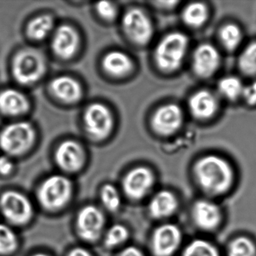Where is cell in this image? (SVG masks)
Returning <instances> with one entry per match:
<instances>
[{"instance_id":"1","label":"cell","mask_w":256,"mask_h":256,"mask_svg":"<svg viewBox=\"0 0 256 256\" xmlns=\"http://www.w3.org/2000/svg\"><path fill=\"white\" fill-rule=\"evenodd\" d=\"M194 172L200 188L210 194H223L233 184L232 168L217 156H206L200 158L194 166Z\"/></svg>"},{"instance_id":"2","label":"cell","mask_w":256,"mask_h":256,"mask_svg":"<svg viewBox=\"0 0 256 256\" xmlns=\"http://www.w3.org/2000/svg\"><path fill=\"white\" fill-rule=\"evenodd\" d=\"M47 64L41 53L23 49L16 54L12 64V73L18 83L30 86L40 82L46 73Z\"/></svg>"},{"instance_id":"3","label":"cell","mask_w":256,"mask_h":256,"mask_svg":"<svg viewBox=\"0 0 256 256\" xmlns=\"http://www.w3.org/2000/svg\"><path fill=\"white\" fill-rule=\"evenodd\" d=\"M36 132L30 122L18 121L8 124L0 132V148L10 156L26 154L35 143Z\"/></svg>"},{"instance_id":"4","label":"cell","mask_w":256,"mask_h":256,"mask_svg":"<svg viewBox=\"0 0 256 256\" xmlns=\"http://www.w3.org/2000/svg\"><path fill=\"white\" fill-rule=\"evenodd\" d=\"M187 37L180 32H172L162 38L156 48L157 66L162 71L172 72L182 65L188 50Z\"/></svg>"},{"instance_id":"5","label":"cell","mask_w":256,"mask_h":256,"mask_svg":"<svg viewBox=\"0 0 256 256\" xmlns=\"http://www.w3.org/2000/svg\"><path fill=\"white\" fill-rule=\"evenodd\" d=\"M72 188V184L66 176L52 175L44 180L38 188V200L46 210H58L70 202Z\"/></svg>"},{"instance_id":"6","label":"cell","mask_w":256,"mask_h":256,"mask_svg":"<svg viewBox=\"0 0 256 256\" xmlns=\"http://www.w3.org/2000/svg\"><path fill=\"white\" fill-rule=\"evenodd\" d=\"M0 212L8 222L22 226L31 220L34 209L26 196L18 192L8 191L0 197Z\"/></svg>"},{"instance_id":"7","label":"cell","mask_w":256,"mask_h":256,"mask_svg":"<svg viewBox=\"0 0 256 256\" xmlns=\"http://www.w3.org/2000/svg\"><path fill=\"white\" fill-rule=\"evenodd\" d=\"M84 126L90 137L96 140L107 138L114 128V118L110 109L102 103H92L83 116Z\"/></svg>"},{"instance_id":"8","label":"cell","mask_w":256,"mask_h":256,"mask_svg":"<svg viewBox=\"0 0 256 256\" xmlns=\"http://www.w3.org/2000/svg\"><path fill=\"white\" fill-rule=\"evenodd\" d=\"M122 26L126 36L133 43L144 46L152 37V28L150 18L139 8H132L122 18Z\"/></svg>"},{"instance_id":"9","label":"cell","mask_w":256,"mask_h":256,"mask_svg":"<svg viewBox=\"0 0 256 256\" xmlns=\"http://www.w3.org/2000/svg\"><path fill=\"white\" fill-rule=\"evenodd\" d=\"M76 226L78 233L82 239L94 242L102 233L104 226V215L96 206L88 205L78 212Z\"/></svg>"},{"instance_id":"10","label":"cell","mask_w":256,"mask_h":256,"mask_svg":"<svg viewBox=\"0 0 256 256\" xmlns=\"http://www.w3.org/2000/svg\"><path fill=\"white\" fill-rule=\"evenodd\" d=\"M50 44L52 50L58 58L70 60L78 50L80 36L76 28L71 25L62 24L55 29Z\"/></svg>"},{"instance_id":"11","label":"cell","mask_w":256,"mask_h":256,"mask_svg":"<svg viewBox=\"0 0 256 256\" xmlns=\"http://www.w3.org/2000/svg\"><path fill=\"white\" fill-rule=\"evenodd\" d=\"M154 176L150 169L145 167L136 168L130 170L122 182L125 194L133 200L145 197L152 188Z\"/></svg>"},{"instance_id":"12","label":"cell","mask_w":256,"mask_h":256,"mask_svg":"<svg viewBox=\"0 0 256 256\" xmlns=\"http://www.w3.org/2000/svg\"><path fill=\"white\" fill-rule=\"evenodd\" d=\"M54 158L56 164L62 170L76 172L83 167L86 156L80 143L74 140H66L56 148Z\"/></svg>"},{"instance_id":"13","label":"cell","mask_w":256,"mask_h":256,"mask_svg":"<svg viewBox=\"0 0 256 256\" xmlns=\"http://www.w3.org/2000/svg\"><path fill=\"white\" fill-rule=\"evenodd\" d=\"M182 234L178 226L166 224L156 229L152 238V250L156 256H170L178 250Z\"/></svg>"},{"instance_id":"14","label":"cell","mask_w":256,"mask_h":256,"mask_svg":"<svg viewBox=\"0 0 256 256\" xmlns=\"http://www.w3.org/2000/svg\"><path fill=\"white\" fill-rule=\"evenodd\" d=\"M184 122V114L179 106L168 104L162 106L152 118L154 130L162 136H170L180 130Z\"/></svg>"},{"instance_id":"15","label":"cell","mask_w":256,"mask_h":256,"mask_svg":"<svg viewBox=\"0 0 256 256\" xmlns=\"http://www.w3.org/2000/svg\"><path fill=\"white\" fill-rule=\"evenodd\" d=\"M220 55L217 49L210 44H202L194 50L192 58V68L198 77H211L218 70Z\"/></svg>"},{"instance_id":"16","label":"cell","mask_w":256,"mask_h":256,"mask_svg":"<svg viewBox=\"0 0 256 256\" xmlns=\"http://www.w3.org/2000/svg\"><path fill=\"white\" fill-rule=\"evenodd\" d=\"M50 90L56 100L66 104H74L83 97V88L80 82L70 76L54 78L50 84Z\"/></svg>"},{"instance_id":"17","label":"cell","mask_w":256,"mask_h":256,"mask_svg":"<svg viewBox=\"0 0 256 256\" xmlns=\"http://www.w3.org/2000/svg\"><path fill=\"white\" fill-rule=\"evenodd\" d=\"M192 218L199 228L205 230L216 228L222 220L220 206L214 202L206 200H198L192 208Z\"/></svg>"},{"instance_id":"18","label":"cell","mask_w":256,"mask_h":256,"mask_svg":"<svg viewBox=\"0 0 256 256\" xmlns=\"http://www.w3.org/2000/svg\"><path fill=\"white\" fill-rule=\"evenodd\" d=\"M30 108L29 98L18 90H4L0 92V112L8 116L25 114Z\"/></svg>"},{"instance_id":"19","label":"cell","mask_w":256,"mask_h":256,"mask_svg":"<svg viewBox=\"0 0 256 256\" xmlns=\"http://www.w3.org/2000/svg\"><path fill=\"white\" fill-rule=\"evenodd\" d=\"M188 108L194 118L205 120L215 115L218 109V101L214 94L203 90L196 92L190 98Z\"/></svg>"},{"instance_id":"20","label":"cell","mask_w":256,"mask_h":256,"mask_svg":"<svg viewBox=\"0 0 256 256\" xmlns=\"http://www.w3.org/2000/svg\"><path fill=\"white\" fill-rule=\"evenodd\" d=\"M102 67L109 76L122 78L131 72L133 64L128 55L118 50H114L104 56Z\"/></svg>"},{"instance_id":"21","label":"cell","mask_w":256,"mask_h":256,"mask_svg":"<svg viewBox=\"0 0 256 256\" xmlns=\"http://www.w3.org/2000/svg\"><path fill=\"white\" fill-rule=\"evenodd\" d=\"M178 202L176 196L169 191H161L154 196L149 204V212L155 218L170 216L176 211Z\"/></svg>"},{"instance_id":"22","label":"cell","mask_w":256,"mask_h":256,"mask_svg":"<svg viewBox=\"0 0 256 256\" xmlns=\"http://www.w3.org/2000/svg\"><path fill=\"white\" fill-rule=\"evenodd\" d=\"M54 19L50 14H44L32 18L26 26V34L34 41H42L54 32Z\"/></svg>"},{"instance_id":"23","label":"cell","mask_w":256,"mask_h":256,"mask_svg":"<svg viewBox=\"0 0 256 256\" xmlns=\"http://www.w3.org/2000/svg\"><path fill=\"white\" fill-rule=\"evenodd\" d=\"M208 17L206 6L200 2H194L186 7L182 12V20L186 24L197 28L203 25Z\"/></svg>"},{"instance_id":"24","label":"cell","mask_w":256,"mask_h":256,"mask_svg":"<svg viewBox=\"0 0 256 256\" xmlns=\"http://www.w3.org/2000/svg\"><path fill=\"white\" fill-rule=\"evenodd\" d=\"M244 86L238 78L234 76L224 78L218 84V90L222 96L228 100H236L242 97Z\"/></svg>"},{"instance_id":"25","label":"cell","mask_w":256,"mask_h":256,"mask_svg":"<svg viewBox=\"0 0 256 256\" xmlns=\"http://www.w3.org/2000/svg\"><path fill=\"white\" fill-rule=\"evenodd\" d=\"M220 38L224 48L233 52L239 47L242 42V32L236 25L230 24L222 28Z\"/></svg>"},{"instance_id":"26","label":"cell","mask_w":256,"mask_h":256,"mask_svg":"<svg viewBox=\"0 0 256 256\" xmlns=\"http://www.w3.org/2000/svg\"><path fill=\"white\" fill-rule=\"evenodd\" d=\"M240 70L246 76H256V42L248 44L238 60Z\"/></svg>"},{"instance_id":"27","label":"cell","mask_w":256,"mask_h":256,"mask_svg":"<svg viewBox=\"0 0 256 256\" xmlns=\"http://www.w3.org/2000/svg\"><path fill=\"white\" fill-rule=\"evenodd\" d=\"M228 256H256V245L246 236H239L229 244Z\"/></svg>"},{"instance_id":"28","label":"cell","mask_w":256,"mask_h":256,"mask_svg":"<svg viewBox=\"0 0 256 256\" xmlns=\"http://www.w3.org/2000/svg\"><path fill=\"white\" fill-rule=\"evenodd\" d=\"M181 256H220L218 250L204 240L192 241L182 252Z\"/></svg>"},{"instance_id":"29","label":"cell","mask_w":256,"mask_h":256,"mask_svg":"<svg viewBox=\"0 0 256 256\" xmlns=\"http://www.w3.org/2000/svg\"><path fill=\"white\" fill-rule=\"evenodd\" d=\"M18 245L17 235L12 228L0 224V254L13 252Z\"/></svg>"},{"instance_id":"30","label":"cell","mask_w":256,"mask_h":256,"mask_svg":"<svg viewBox=\"0 0 256 256\" xmlns=\"http://www.w3.org/2000/svg\"><path fill=\"white\" fill-rule=\"evenodd\" d=\"M102 203L108 210L115 212L121 204L120 196L116 187L110 184H106L102 188L100 192Z\"/></svg>"},{"instance_id":"31","label":"cell","mask_w":256,"mask_h":256,"mask_svg":"<svg viewBox=\"0 0 256 256\" xmlns=\"http://www.w3.org/2000/svg\"><path fill=\"white\" fill-rule=\"evenodd\" d=\"M128 238V230L122 224H114L110 228L106 236L104 244L106 246L112 248L121 245L126 241Z\"/></svg>"},{"instance_id":"32","label":"cell","mask_w":256,"mask_h":256,"mask_svg":"<svg viewBox=\"0 0 256 256\" xmlns=\"http://www.w3.org/2000/svg\"><path fill=\"white\" fill-rule=\"evenodd\" d=\"M98 16L106 20L112 22L118 16V8L110 2H100L96 6Z\"/></svg>"},{"instance_id":"33","label":"cell","mask_w":256,"mask_h":256,"mask_svg":"<svg viewBox=\"0 0 256 256\" xmlns=\"http://www.w3.org/2000/svg\"><path fill=\"white\" fill-rule=\"evenodd\" d=\"M242 98L250 106L256 104V80L244 86Z\"/></svg>"},{"instance_id":"34","label":"cell","mask_w":256,"mask_h":256,"mask_svg":"<svg viewBox=\"0 0 256 256\" xmlns=\"http://www.w3.org/2000/svg\"><path fill=\"white\" fill-rule=\"evenodd\" d=\"M14 162L11 156L7 155L0 156V174H10L14 170Z\"/></svg>"},{"instance_id":"35","label":"cell","mask_w":256,"mask_h":256,"mask_svg":"<svg viewBox=\"0 0 256 256\" xmlns=\"http://www.w3.org/2000/svg\"><path fill=\"white\" fill-rule=\"evenodd\" d=\"M119 256H144V254L139 248L134 246H130L124 248Z\"/></svg>"},{"instance_id":"36","label":"cell","mask_w":256,"mask_h":256,"mask_svg":"<svg viewBox=\"0 0 256 256\" xmlns=\"http://www.w3.org/2000/svg\"><path fill=\"white\" fill-rule=\"evenodd\" d=\"M67 256H92L90 253L85 250V248L78 247V248H73Z\"/></svg>"},{"instance_id":"37","label":"cell","mask_w":256,"mask_h":256,"mask_svg":"<svg viewBox=\"0 0 256 256\" xmlns=\"http://www.w3.org/2000/svg\"><path fill=\"white\" fill-rule=\"evenodd\" d=\"M32 256H48V254H44V253H38V254H34Z\"/></svg>"}]
</instances>
